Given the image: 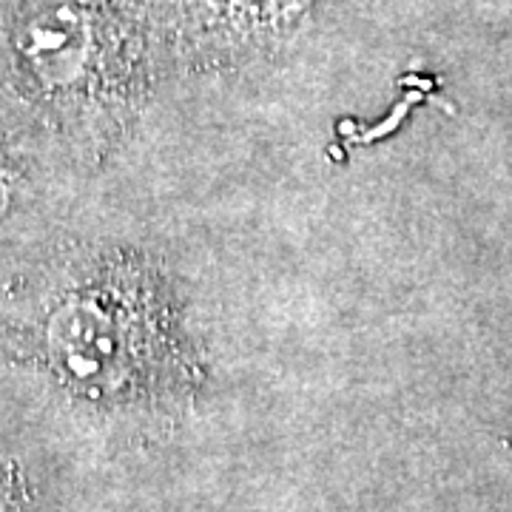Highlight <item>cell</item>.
<instances>
[{
    "label": "cell",
    "mask_w": 512,
    "mask_h": 512,
    "mask_svg": "<svg viewBox=\"0 0 512 512\" xmlns=\"http://www.w3.org/2000/svg\"><path fill=\"white\" fill-rule=\"evenodd\" d=\"M103 23L92 0H32L12 26V49L46 89H72L92 72Z\"/></svg>",
    "instance_id": "obj_1"
},
{
    "label": "cell",
    "mask_w": 512,
    "mask_h": 512,
    "mask_svg": "<svg viewBox=\"0 0 512 512\" xmlns=\"http://www.w3.org/2000/svg\"><path fill=\"white\" fill-rule=\"evenodd\" d=\"M49 345L57 365L83 384L109 382L123 362L120 328L92 299L66 302L52 316Z\"/></svg>",
    "instance_id": "obj_2"
},
{
    "label": "cell",
    "mask_w": 512,
    "mask_h": 512,
    "mask_svg": "<svg viewBox=\"0 0 512 512\" xmlns=\"http://www.w3.org/2000/svg\"><path fill=\"white\" fill-rule=\"evenodd\" d=\"M313 0H202L205 18L237 40L265 37L293 26Z\"/></svg>",
    "instance_id": "obj_3"
},
{
    "label": "cell",
    "mask_w": 512,
    "mask_h": 512,
    "mask_svg": "<svg viewBox=\"0 0 512 512\" xmlns=\"http://www.w3.org/2000/svg\"><path fill=\"white\" fill-rule=\"evenodd\" d=\"M6 208H9V183H6V177H3V171H0V220H3V214H6Z\"/></svg>",
    "instance_id": "obj_4"
},
{
    "label": "cell",
    "mask_w": 512,
    "mask_h": 512,
    "mask_svg": "<svg viewBox=\"0 0 512 512\" xmlns=\"http://www.w3.org/2000/svg\"><path fill=\"white\" fill-rule=\"evenodd\" d=\"M6 504H9V493H6V481L0 476V512H6Z\"/></svg>",
    "instance_id": "obj_5"
}]
</instances>
